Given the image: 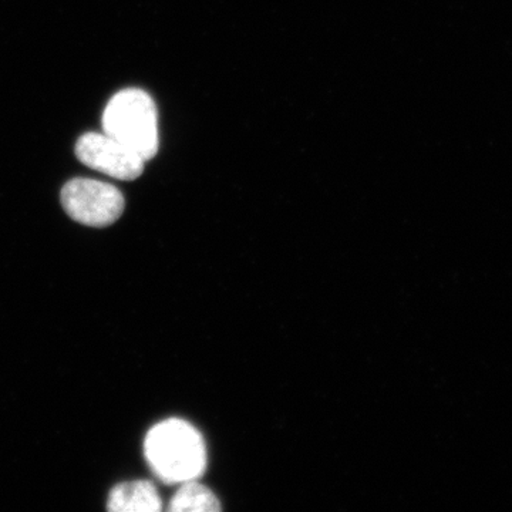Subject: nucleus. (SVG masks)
I'll list each match as a JSON object with an SVG mask.
<instances>
[{"mask_svg": "<svg viewBox=\"0 0 512 512\" xmlns=\"http://www.w3.org/2000/svg\"><path fill=\"white\" fill-rule=\"evenodd\" d=\"M144 453L151 470L165 484L197 480L207 466L204 439L184 420L170 419L148 431Z\"/></svg>", "mask_w": 512, "mask_h": 512, "instance_id": "1", "label": "nucleus"}, {"mask_svg": "<svg viewBox=\"0 0 512 512\" xmlns=\"http://www.w3.org/2000/svg\"><path fill=\"white\" fill-rule=\"evenodd\" d=\"M107 510L111 512H157L161 497L153 483L147 480L127 481L110 491Z\"/></svg>", "mask_w": 512, "mask_h": 512, "instance_id": "5", "label": "nucleus"}, {"mask_svg": "<svg viewBox=\"0 0 512 512\" xmlns=\"http://www.w3.org/2000/svg\"><path fill=\"white\" fill-rule=\"evenodd\" d=\"M76 156L92 170L121 181L140 177L147 161L126 144L104 133H86L77 140Z\"/></svg>", "mask_w": 512, "mask_h": 512, "instance_id": "4", "label": "nucleus"}, {"mask_svg": "<svg viewBox=\"0 0 512 512\" xmlns=\"http://www.w3.org/2000/svg\"><path fill=\"white\" fill-rule=\"evenodd\" d=\"M103 131L136 151L144 161L158 151V114L150 94L126 89L114 94L103 113Z\"/></svg>", "mask_w": 512, "mask_h": 512, "instance_id": "2", "label": "nucleus"}, {"mask_svg": "<svg viewBox=\"0 0 512 512\" xmlns=\"http://www.w3.org/2000/svg\"><path fill=\"white\" fill-rule=\"evenodd\" d=\"M168 510L173 512H215L221 510L220 500L197 480L181 483L177 493L171 498Z\"/></svg>", "mask_w": 512, "mask_h": 512, "instance_id": "6", "label": "nucleus"}, {"mask_svg": "<svg viewBox=\"0 0 512 512\" xmlns=\"http://www.w3.org/2000/svg\"><path fill=\"white\" fill-rule=\"evenodd\" d=\"M60 200L72 220L96 228L114 224L126 207L119 188L90 178L70 180L64 185Z\"/></svg>", "mask_w": 512, "mask_h": 512, "instance_id": "3", "label": "nucleus"}]
</instances>
